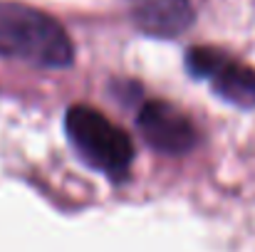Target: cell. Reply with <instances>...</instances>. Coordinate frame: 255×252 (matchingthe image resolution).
I'll return each mask as SVG.
<instances>
[{
	"instance_id": "obj_1",
	"label": "cell",
	"mask_w": 255,
	"mask_h": 252,
	"mask_svg": "<svg viewBox=\"0 0 255 252\" xmlns=\"http://www.w3.org/2000/svg\"><path fill=\"white\" fill-rule=\"evenodd\" d=\"M0 57L42 70H65L75 60V47L52 15L20 2H0Z\"/></svg>"
},
{
	"instance_id": "obj_2",
	"label": "cell",
	"mask_w": 255,
	"mask_h": 252,
	"mask_svg": "<svg viewBox=\"0 0 255 252\" xmlns=\"http://www.w3.org/2000/svg\"><path fill=\"white\" fill-rule=\"evenodd\" d=\"M65 131L72 149L87 164L112 180H122L129 175L134 161V144L129 134L107 119L99 109L75 104L65 114Z\"/></svg>"
},
{
	"instance_id": "obj_3",
	"label": "cell",
	"mask_w": 255,
	"mask_h": 252,
	"mask_svg": "<svg viewBox=\"0 0 255 252\" xmlns=\"http://www.w3.org/2000/svg\"><path fill=\"white\" fill-rule=\"evenodd\" d=\"M186 70L196 80H206L211 89L238 109H255V70L218 47H191Z\"/></svg>"
},
{
	"instance_id": "obj_4",
	"label": "cell",
	"mask_w": 255,
	"mask_h": 252,
	"mask_svg": "<svg viewBox=\"0 0 255 252\" xmlns=\"http://www.w3.org/2000/svg\"><path fill=\"white\" fill-rule=\"evenodd\" d=\"M136 126L144 141L164 156H183L198 144L196 124L164 99L144 101L136 111Z\"/></svg>"
},
{
	"instance_id": "obj_5",
	"label": "cell",
	"mask_w": 255,
	"mask_h": 252,
	"mask_svg": "<svg viewBox=\"0 0 255 252\" xmlns=\"http://www.w3.org/2000/svg\"><path fill=\"white\" fill-rule=\"evenodd\" d=\"M134 25L151 37H176L193 22L191 0H127Z\"/></svg>"
}]
</instances>
